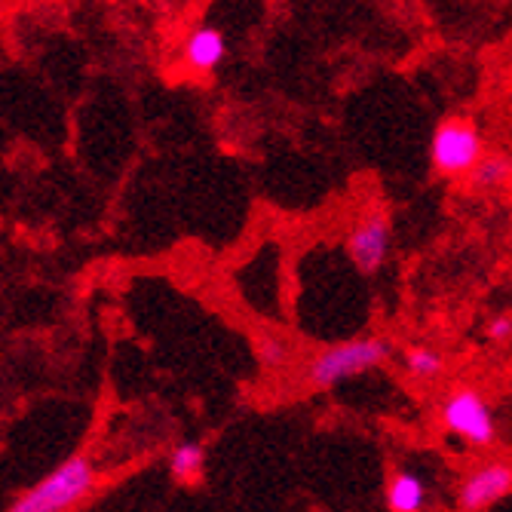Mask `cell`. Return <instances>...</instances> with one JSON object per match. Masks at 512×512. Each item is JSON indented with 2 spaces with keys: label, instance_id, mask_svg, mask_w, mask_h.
Instances as JSON below:
<instances>
[{
  "label": "cell",
  "instance_id": "1",
  "mask_svg": "<svg viewBox=\"0 0 512 512\" xmlns=\"http://www.w3.org/2000/svg\"><path fill=\"white\" fill-rule=\"evenodd\" d=\"M390 356H393V347L381 335L353 338V341L313 353L304 365V381L316 393H329L344 381H353V378L368 375V371L384 368Z\"/></svg>",
  "mask_w": 512,
  "mask_h": 512
},
{
  "label": "cell",
  "instance_id": "2",
  "mask_svg": "<svg viewBox=\"0 0 512 512\" xmlns=\"http://www.w3.org/2000/svg\"><path fill=\"white\" fill-rule=\"evenodd\" d=\"M92 491H96V467L86 454H74L22 491L7 512H74Z\"/></svg>",
  "mask_w": 512,
  "mask_h": 512
},
{
  "label": "cell",
  "instance_id": "3",
  "mask_svg": "<svg viewBox=\"0 0 512 512\" xmlns=\"http://www.w3.org/2000/svg\"><path fill=\"white\" fill-rule=\"evenodd\" d=\"M439 424L470 448H491L497 442V417L491 402L473 384H454L439 402Z\"/></svg>",
  "mask_w": 512,
  "mask_h": 512
},
{
  "label": "cell",
  "instance_id": "4",
  "mask_svg": "<svg viewBox=\"0 0 512 512\" xmlns=\"http://www.w3.org/2000/svg\"><path fill=\"white\" fill-rule=\"evenodd\" d=\"M485 157V138L473 117H448L430 138V166L442 178H463Z\"/></svg>",
  "mask_w": 512,
  "mask_h": 512
},
{
  "label": "cell",
  "instance_id": "5",
  "mask_svg": "<svg viewBox=\"0 0 512 512\" xmlns=\"http://www.w3.org/2000/svg\"><path fill=\"white\" fill-rule=\"evenodd\" d=\"M344 249L362 276H378L387 267L390 252H393V221L384 212L362 215L350 227Z\"/></svg>",
  "mask_w": 512,
  "mask_h": 512
},
{
  "label": "cell",
  "instance_id": "6",
  "mask_svg": "<svg viewBox=\"0 0 512 512\" xmlns=\"http://www.w3.org/2000/svg\"><path fill=\"white\" fill-rule=\"evenodd\" d=\"M509 494H512V463L488 460L457 482L454 503L460 512H485Z\"/></svg>",
  "mask_w": 512,
  "mask_h": 512
},
{
  "label": "cell",
  "instance_id": "7",
  "mask_svg": "<svg viewBox=\"0 0 512 512\" xmlns=\"http://www.w3.org/2000/svg\"><path fill=\"white\" fill-rule=\"evenodd\" d=\"M430 506V485L421 473L396 467L387 479V509L390 512H424Z\"/></svg>",
  "mask_w": 512,
  "mask_h": 512
},
{
  "label": "cell",
  "instance_id": "8",
  "mask_svg": "<svg viewBox=\"0 0 512 512\" xmlns=\"http://www.w3.org/2000/svg\"><path fill=\"white\" fill-rule=\"evenodd\" d=\"M224 56H227V37L212 25L191 31L188 40H184V65L191 71L209 74L224 62Z\"/></svg>",
  "mask_w": 512,
  "mask_h": 512
},
{
  "label": "cell",
  "instance_id": "9",
  "mask_svg": "<svg viewBox=\"0 0 512 512\" xmlns=\"http://www.w3.org/2000/svg\"><path fill=\"white\" fill-rule=\"evenodd\" d=\"M402 365L408 371V378L421 381V384H430V381L445 375L448 359H445V353H439V350H433L427 344H414V347H408L402 353Z\"/></svg>",
  "mask_w": 512,
  "mask_h": 512
},
{
  "label": "cell",
  "instance_id": "10",
  "mask_svg": "<svg viewBox=\"0 0 512 512\" xmlns=\"http://www.w3.org/2000/svg\"><path fill=\"white\" fill-rule=\"evenodd\" d=\"M206 470V451L197 442H181L169 454V473L178 485H197Z\"/></svg>",
  "mask_w": 512,
  "mask_h": 512
},
{
  "label": "cell",
  "instance_id": "11",
  "mask_svg": "<svg viewBox=\"0 0 512 512\" xmlns=\"http://www.w3.org/2000/svg\"><path fill=\"white\" fill-rule=\"evenodd\" d=\"M473 191H497L512 181V157L509 154H485L476 169L467 175Z\"/></svg>",
  "mask_w": 512,
  "mask_h": 512
},
{
  "label": "cell",
  "instance_id": "12",
  "mask_svg": "<svg viewBox=\"0 0 512 512\" xmlns=\"http://www.w3.org/2000/svg\"><path fill=\"white\" fill-rule=\"evenodd\" d=\"M258 353H261L267 368H283L289 362V344L279 341V338H261Z\"/></svg>",
  "mask_w": 512,
  "mask_h": 512
},
{
  "label": "cell",
  "instance_id": "13",
  "mask_svg": "<svg viewBox=\"0 0 512 512\" xmlns=\"http://www.w3.org/2000/svg\"><path fill=\"white\" fill-rule=\"evenodd\" d=\"M488 341L491 344H509L512 341V316L509 313H500L488 322V329H485Z\"/></svg>",
  "mask_w": 512,
  "mask_h": 512
}]
</instances>
